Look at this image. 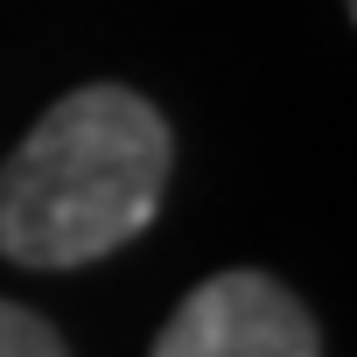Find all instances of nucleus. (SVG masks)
<instances>
[{
  "instance_id": "f257e3e1",
  "label": "nucleus",
  "mask_w": 357,
  "mask_h": 357,
  "mask_svg": "<svg viewBox=\"0 0 357 357\" xmlns=\"http://www.w3.org/2000/svg\"><path fill=\"white\" fill-rule=\"evenodd\" d=\"M168 119L126 84L56 98L0 161V252L36 273L91 266L140 238L168 190Z\"/></svg>"
},
{
  "instance_id": "f03ea898",
  "label": "nucleus",
  "mask_w": 357,
  "mask_h": 357,
  "mask_svg": "<svg viewBox=\"0 0 357 357\" xmlns=\"http://www.w3.org/2000/svg\"><path fill=\"white\" fill-rule=\"evenodd\" d=\"M154 357H322V336L280 280L218 273L161 322Z\"/></svg>"
},
{
  "instance_id": "7ed1b4c3",
  "label": "nucleus",
  "mask_w": 357,
  "mask_h": 357,
  "mask_svg": "<svg viewBox=\"0 0 357 357\" xmlns=\"http://www.w3.org/2000/svg\"><path fill=\"white\" fill-rule=\"evenodd\" d=\"M0 357H70V350H63V336H56L36 308L0 301Z\"/></svg>"
},
{
  "instance_id": "20e7f679",
  "label": "nucleus",
  "mask_w": 357,
  "mask_h": 357,
  "mask_svg": "<svg viewBox=\"0 0 357 357\" xmlns=\"http://www.w3.org/2000/svg\"><path fill=\"white\" fill-rule=\"evenodd\" d=\"M343 8H357V0H343Z\"/></svg>"
}]
</instances>
